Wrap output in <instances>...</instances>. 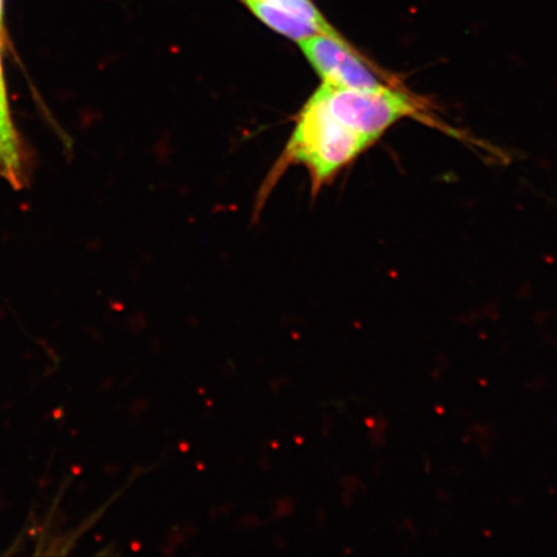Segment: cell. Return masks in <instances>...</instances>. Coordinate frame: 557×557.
<instances>
[{
	"instance_id": "1",
	"label": "cell",
	"mask_w": 557,
	"mask_h": 557,
	"mask_svg": "<svg viewBox=\"0 0 557 557\" xmlns=\"http://www.w3.org/2000/svg\"><path fill=\"white\" fill-rule=\"evenodd\" d=\"M372 144L336 120L313 94L298 116L288 162L308 166L318 185L329 181Z\"/></svg>"
},
{
	"instance_id": "2",
	"label": "cell",
	"mask_w": 557,
	"mask_h": 557,
	"mask_svg": "<svg viewBox=\"0 0 557 557\" xmlns=\"http://www.w3.org/2000/svg\"><path fill=\"white\" fill-rule=\"evenodd\" d=\"M315 95L337 121L371 144L377 141L393 124L414 115L418 110L412 97L392 86L360 90L323 83Z\"/></svg>"
},
{
	"instance_id": "3",
	"label": "cell",
	"mask_w": 557,
	"mask_h": 557,
	"mask_svg": "<svg viewBox=\"0 0 557 557\" xmlns=\"http://www.w3.org/2000/svg\"><path fill=\"white\" fill-rule=\"evenodd\" d=\"M298 45L326 85L360 90L387 87L371 62L344 38L318 33L298 41Z\"/></svg>"
},
{
	"instance_id": "4",
	"label": "cell",
	"mask_w": 557,
	"mask_h": 557,
	"mask_svg": "<svg viewBox=\"0 0 557 557\" xmlns=\"http://www.w3.org/2000/svg\"><path fill=\"white\" fill-rule=\"evenodd\" d=\"M0 173L13 187L23 185V152L12 122L2 60H0Z\"/></svg>"
},
{
	"instance_id": "5",
	"label": "cell",
	"mask_w": 557,
	"mask_h": 557,
	"mask_svg": "<svg viewBox=\"0 0 557 557\" xmlns=\"http://www.w3.org/2000/svg\"><path fill=\"white\" fill-rule=\"evenodd\" d=\"M240 2L246 5L261 23L269 26L271 30L283 35L285 38L301 41L319 33L315 27L306 23V21L292 15V13L277 9V7L273 4L264 2V0H240Z\"/></svg>"
},
{
	"instance_id": "6",
	"label": "cell",
	"mask_w": 557,
	"mask_h": 557,
	"mask_svg": "<svg viewBox=\"0 0 557 557\" xmlns=\"http://www.w3.org/2000/svg\"><path fill=\"white\" fill-rule=\"evenodd\" d=\"M264 2L306 21V23L315 27L319 33L331 35L334 38H343V35L334 29L312 0H264Z\"/></svg>"
},
{
	"instance_id": "7",
	"label": "cell",
	"mask_w": 557,
	"mask_h": 557,
	"mask_svg": "<svg viewBox=\"0 0 557 557\" xmlns=\"http://www.w3.org/2000/svg\"><path fill=\"white\" fill-rule=\"evenodd\" d=\"M3 0H0V34H2Z\"/></svg>"
}]
</instances>
